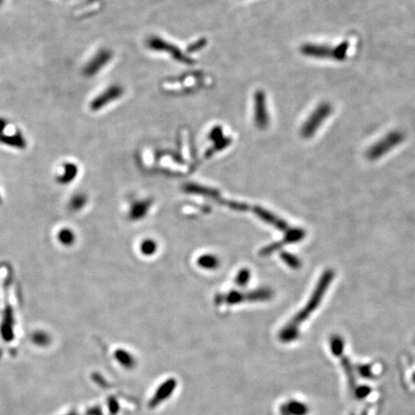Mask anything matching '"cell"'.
I'll return each instance as SVG.
<instances>
[{"label": "cell", "instance_id": "1", "mask_svg": "<svg viewBox=\"0 0 415 415\" xmlns=\"http://www.w3.org/2000/svg\"><path fill=\"white\" fill-rule=\"evenodd\" d=\"M335 278V272L332 269H327L324 271L314 291L312 292L307 305L300 310L290 322L288 323L281 331L279 338L286 343L292 342L299 337V328L301 325L309 317L310 313L313 312L322 301L324 295L328 291L331 283Z\"/></svg>", "mask_w": 415, "mask_h": 415}, {"label": "cell", "instance_id": "2", "mask_svg": "<svg viewBox=\"0 0 415 415\" xmlns=\"http://www.w3.org/2000/svg\"><path fill=\"white\" fill-rule=\"evenodd\" d=\"M349 44L342 42L338 46H332L317 44H306L301 47L303 55L316 59H331L335 61H344L347 57Z\"/></svg>", "mask_w": 415, "mask_h": 415}, {"label": "cell", "instance_id": "3", "mask_svg": "<svg viewBox=\"0 0 415 415\" xmlns=\"http://www.w3.org/2000/svg\"><path fill=\"white\" fill-rule=\"evenodd\" d=\"M334 108L329 102H322L308 116L301 127V135L305 138H311L318 131L324 122L333 114Z\"/></svg>", "mask_w": 415, "mask_h": 415}, {"label": "cell", "instance_id": "4", "mask_svg": "<svg viewBox=\"0 0 415 415\" xmlns=\"http://www.w3.org/2000/svg\"><path fill=\"white\" fill-rule=\"evenodd\" d=\"M406 138L404 132L400 130H393L389 132L380 140L376 141L366 151V157L369 160L374 161L382 158L385 154L388 153L395 147L401 144Z\"/></svg>", "mask_w": 415, "mask_h": 415}, {"label": "cell", "instance_id": "5", "mask_svg": "<svg viewBox=\"0 0 415 415\" xmlns=\"http://www.w3.org/2000/svg\"><path fill=\"white\" fill-rule=\"evenodd\" d=\"M147 47L149 49L153 50V51L169 53V55H170L174 60H176L179 62L186 63V64L192 62L188 57H186L184 55L180 48H178L177 46L167 42L164 39H161V38H158V37H151L147 41Z\"/></svg>", "mask_w": 415, "mask_h": 415}, {"label": "cell", "instance_id": "6", "mask_svg": "<svg viewBox=\"0 0 415 415\" xmlns=\"http://www.w3.org/2000/svg\"><path fill=\"white\" fill-rule=\"evenodd\" d=\"M254 122L259 129H265L270 122L266 97L262 91H257L254 95Z\"/></svg>", "mask_w": 415, "mask_h": 415}, {"label": "cell", "instance_id": "7", "mask_svg": "<svg viewBox=\"0 0 415 415\" xmlns=\"http://www.w3.org/2000/svg\"><path fill=\"white\" fill-rule=\"evenodd\" d=\"M123 94V89L119 85H113L107 88L105 91L99 93L92 102L90 108L92 111H99L101 109L110 105L114 101L119 99Z\"/></svg>", "mask_w": 415, "mask_h": 415}, {"label": "cell", "instance_id": "8", "mask_svg": "<svg viewBox=\"0 0 415 415\" xmlns=\"http://www.w3.org/2000/svg\"><path fill=\"white\" fill-rule=\"evenodd\" d=\"M112 59V53L108 50L98 51L84 67V74L86 76H93L97 74L104 66H106Z\"/></svg>", "mask_w": 415, "mask_h": 415}, {"label": "cell", "instance_id": "9", "mask_svg": "<svg viewBox=\"0 0 415 415\" xmlns=\"http://www.w3.org/2000/svg\"><path fill=\"white\" fill-rule=\"evenodd\" d=\"M281 412L283 415H306L307 408L304 403L292 400L282 406Z\"/></svg>", "mask_w": 415, "mask_h": 415}, {"label": "cell", "instance_id": "10", "mask_svg": "<svg viewBox=\"0 0 415 415\" xmlns=\"http://www.w3.org/2000/svg\"><path fill=\"white\" fill-rule=\"evenodd\" d=\"M0 140L6 144H10V145H14L16 147H22L25 144L24 138H22L20 135H14V136H4L1 135L0 136Z\"/></svg>", "mask_w": 415, "mask_h": 415}, {"label": "cell", "instance_id": "11", "mask_svg": "<svg viewBox=\"0 0 415 415\" xmlns=\"http://www.w3.org/2000/svg\"><path fill=\"white\" fill-rule=\"evenodd\" d=\"M281 258L284 260V261L290 267H292V268L297 269V268H299L301 266V262L299 261V259L296 256L292 255V254L289 253V252H283L281 254Z\"/></svg>", "mask_w": 415, "mask_h": 415}, {"label": "cell", "instance_id": "12", "mask_svg": "<svg viewBox=\"0 0 415 415\" xmlns=\"http://www.w3.org/2000/svg\"><path fill=\"white\" fill-rule=\"evenodd\" d=\"M5 127H6V122H5L3 119H0V135H1V134H2V132L4 131Z\"/></svg>", "mask_w": 415, "mask_h": 415}, {"label": "cell", "instance_id": "13", "mask_svg": "<svg viewBox=\"0 0 415 415\" xmlns=\"http://www.w3.org/2000/svg\"><path fill=\"white\" fill-rule=\"evenodd\" d=\"M414 381H415V374H414Z\"/></svg>", "mask_w": 415, "mask_h": 415}, {"label": "cell", "instance_id": "14", "mask_svg": "<svg viewBox=\"0 0 415 415\" xmlns=\"http://www.w3.org/2000/svg\"><path fill=\"white\" fill-rule=\"evenodd\" d=\"M2 2H3V0H0V5L2 4Z\"/></svg>", "mask_w": 415, "mask_h": 415}]
</instances>
